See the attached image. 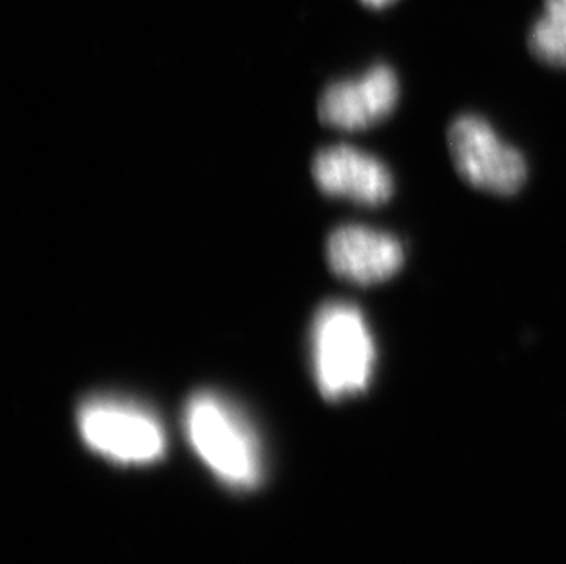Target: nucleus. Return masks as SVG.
Returning a JSON list of instances; mask_svg holds the SVG:
<instances>
[{
  "instance_id": "nucleus-9",
  "label": "nucleus",
  "mask_w": 566,
  "mask_h": 564,
  "mask_svg": "<svg viewBox=\"0 0 566 564\" xmlns=\"http://www.w3.org/2000/svg\"><path fill=\"white\" fill-rule=\"evenodd\" d=\"M365 6H369V8H375V10H381V8H387V6L392 4L396 0H361Z\"/></svg>"
},
{
  "instance_id": "nucleus-4",
  "label": "nucleus",
  "mask_w": 566,
  "mask_h": 564,
  "mask_svg": "<svg viewBox=\"0 0 566 564\" xmlns=\"http://www.w3.org/2000/svg\"><path fill=\"white\" fill-rule=\"evenodd\" d=\"M448 145L454 169L479 191L510 197L524 186L528 169L523 155L507 145L484 117H457L449 127Z\"/></svg>"
},
{
  "instance_id": "nucleus-6",
  "label": "nucleus",
  "mask_w": 566,
  "mask_h": 564,
  "mask_svg": "<svg viewBox=\"0 0 566 564\" xmlns=\"http://www.w3.org/2000/svg\"><path fill=\"white\" fill-rule=\"evenodd\" d=\"M403 259L400 240L365 226H342L326 240V261L332 272L364 286L395 278Z\"/></svg>"
},
{
  "instance_id": "nucleus-5",
  "label": "nucleus",
  "mask_w": 566,
  "mask_h": 564,
  "mask_svg": "<svg viewBox=\"0 0 566 564\" xmlns=\"http://www.w3.org/2000/svg\"><path fill=\"white\" fill-rule=\"evenodd\" d=\"M400 83L395 70L376 64L359 80L328 86L319 100L321 122L343 130H361L381 122L395 111Z\"/></svg>"
},
{
  "instance_id": "nucleus-1",
  "label": "nucleus",
  "mask_w": 566,
  "mask_h": 564,
  "mask_svg": "<svg viewBox=\"0 0 566 564\" xmlns=\"http://www.w3.org/2000/svg\"><path fill=\"white\" fill-rule=\"evenodd\" d=\"M184 429L203 463L233 490L261 484L262 451L247 416L224 396L202 390L188 399Z\"/></svg>"
},
{
  "instance_id": "nucleus-2",
  "label": "nucleus",
  "mask_w": 566,
  "mask_h": 564,
  "mask_svg": "<svg viewBox=\"0 0 566 564\" xmlns=\"http://www.w3.org/2000/svg\"><path fill=\"white\" fill-rule=\"evenodd\" d=\"M311 351L315 384L325 398H348L367 389L376 345L358 306L343 301L323 304L312 321Z\"/></svg>"
},
{
  "instance_id": "nucleus-7",
  "label": "nucleus",
  "mask_w": 566,
  "mask_h": 564,
  "mask_svg": "<svg viewBox=\"0 0 566 564\" xmlns=\"http://www.w3.org/2000/svg\"><path fill=\"white\" fill-rule=\"evenodd\" d=\"M312 175L326 195L364 206L385 203L395 192L392 175L384 161L348 145L321 150L312 164Z\"/></svg>"
},
{
  "instance_id": "nucleus-8",
  "label": "nucleus",
  "mask_w": 566,
  "mask_h": 564,
  "mask_svg": "<svg viewBox=\"0 0 566 564\" xmlns=\"http://www.w3.org/2000/svg\"><path fill=\"white\" fill-rule=\"evenodd\" d=\"M530 50L541 63L566 66V0H545V11L528 38Z\"/></svg>"
},
{
  "instance_id": "nucleus-3",
  "label": "nucleus",
  "mask_w": 566,
  "mask_h": 564,
  "mask_svg": "<svg viewBox=\"0 0 566 564\" xmlns=\"http://www.w3.org/2000/svg\"><path fill=\"white\" fill-rule=\"evenodd\" d=\"M77 429L92 451L124 466H149L166 455L164 426L147 407L119 396H92L77 409Z\"/></svg>"
}]
</instances>
